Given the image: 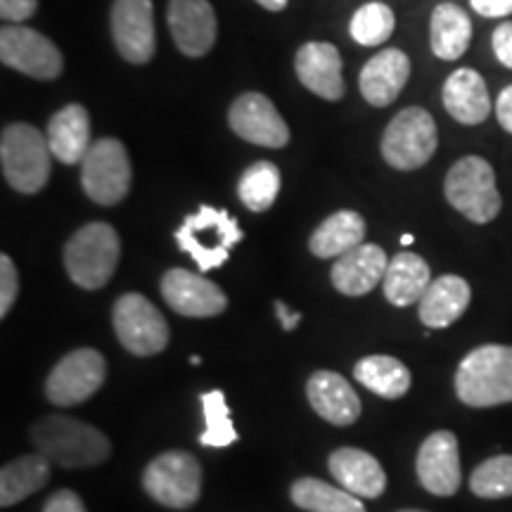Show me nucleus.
I'll return each mask as SVG.
<instances>
[{
	"label": "nucleus",
	"instance_id": "obj_26",
	"mask_svg": "<svg viewBox=\"0 0 512 512\" xmlns=\"http://www.w3.org/2000/svg\"><path fill=\"white\" fill-rule=\"evenodd\" d=\"M432 285V273L427 261L415 252H399L389 261L384 273L382 290L389 304L406 309L411 304H420L427 287Z\"/></svg>",
	"mask_w": 512,
	"mask_h": 512
},
{
	"label": "nucleus",
	"instance_id": "obj_1",
	"mask_svg": "<svg viewBox=\"0 0 512 512\" xmlns=\"http://www.w3.org/2000/svg\"><path fill=\"white\" fill-rule=\"evenodd\" d=\"M36 451L60 467H91L112 456V444L88 422L48 415L31 427Z\"/></svg>",
	"mask_w": 512,
	"mask_h": 512
},
{
	"label": "nucleus",
	"instance_id": "obj_10",
	"mask_svg": "<svg viewBox=\"0 0 512 512\" xmlns=\"http://www.w3.org/2000/svg\"><path fill=\"white\" fill-rule=\"evenodd\" d=\"M117 339L133 356H155L169 347V323L150 299L128 292L112 309Z\"/></svg>",
	"mask_w": 512,
	"mask_h": 512
},
{
	"label": "nucleus",
	"instance_id": "obj_45",
	"mask_svg": "<svg viewBox=\"0 0 512 512\" xmlns=\"http://www.w3.org/2000/svg\"><path fill=\"white\" fill-rule=\"evenodd\" d=\"M190 363H192V366H200L202 358H200V356H192V358H190Z\"/></svg>",
	"mask_w": 512,
	"mask_h": 512
},
{
	"label": "nucleus",
	"instance_id": "obj_4",
	"mask_svg": "<svg viewBox=\"0 0 512 512\" xmlns=\"http://www.w3.org/2000/svg\"><path fill=\"white\" fill-rule=\"evenodd\" d=\"M50 152L48 136L38 131L36 126L10 124L3 128L0 136V166H3V178L12 190L22 195H36L46 188L50 181Z\"/></svg>",
	"mask_w": 512,
	"mask_h": 512
},
{
	"label": "nucleus",
	"instance_id": "obj_14",
	"mask_svg": "<svg viewBox=\"0 0 512 512\" xmlns=\"http://www.w3.org/2000/svg\"><path fill=\"white\" fill-rule=\"evenodd\" d=\"M228 124L235 136L259 147L280 150L290 143V126L264 93H242L228 110Z\"/></svg>",
	"mask_w": 512,
	"mask_h": 512
},
{
	"label": "nucleus",
	"instance_id": "obj_28",
	"mask_svg": "<svg viewBox=\"0 0 512 512\" xmlns=\"http://www.w3.org/2000/svg\"><path fill=\"white\" fill-rule=\"evenodd\" d=\"M472 43V22L456 3H439L432 12L430 46L439 60L453 62L467 53Z\"/></svg>",
	"mask_w": 512,
	"mask_h": 512
},
{
	"label": "nucleus",
	"instance_id": "obj_18",
	"mask_svg": "<svg viewBox=\"0 0 512 512\" xmlns=\"http://www.w3.org/2000/svg\"><path fill=\"white\" fill-rule=\"evenodd\" d=\"M342 55L337 46L328 41H309L294 55V72L302 81L306 91L318 98L339 102L344 98V76H342Z\"/></svg>",
	"mask_w": 512,
	"mask_h": 512
},
{
	"label": "nucleus",
	"instance_id": "obj_29",
	"mask_svg": "<svg viewBox=\"0 0 512 512\" xmlns=\"http://www.w3.org/2000/svg\"><path fill=\"white\" fill-rule=\"evenodd\" d=\"M50 482V460L43 453H29L12 460L0 472V505L10 508V505L22 503L24 498L34 496L43 486Z\"/></svg>",
	"mask_w": 512,
	"mask_h": 512
},
{
	"label": "nucleus",
	"instance_id": "obj_36",
	"mask_svg": "<svg viewBox=\"0 0 512 512\" xmlns=\"http://www.w3.org/2000/svg\"><path fill=\"white\" fill-rule=\"evenodd\" d=\"M19 294V273L15 261L8 254H0V318H8V313L17 302Z\"/></svg>",
	"mask_w": 512,
	"mask_h": 512
},
{
	"label": "nucleus",
	"instance_id": "obj_2",
	"mask_svg": "<svg viewBox=\"0 0 512 512\" xmlns=\"http://www.w3.org/2000/svg\"><path fill=\"white\" fill-rule=\"evenodd\" d=\"M456 394L472 408L512 403V347L484 344L472 349L458 366Z\"/></svg>",
	"mask_w": 512,
	"mask_h": 512
},
{
	"label": "nucleus",
	"instance_id": "obj_20",
	"mask_svg": "<svg viewBox=\"0 0 512 512\" xmlns=\"http://www.w3.org/2000/svg\"><path fill=\"white\" fill-rule=\"evenodd\" d=\"M387 266L389 259L384 249L363 242L332 264L330 280L337 292L347 294V297H363V294L373 292L377 285H382Z\"/></svg>",
	"mask_w": 512,
	"mask_h": 512
},
{
	"label": "nucleus",
	"instance_id": "obj_33",
	"mask_svg": "<svg viewBox=\"0 0 512 512\" xmlns=\"http://www.w3.org/2000/svg\"><path fill=\"white\" fill-rule=\"evenodd\" d=\"M396 27V17L394 10L389 8L387 3H380V0H373V3L361 5L354 12L349 24V34L358 46H382L389 36L394 34Z\"/></svg>",
	"mask_w": 512,
	"mask_h": 512
},
{
	"label": "nucleus",
	"instance_id": "obj_21",
	"mask_svg": "<svg viewBox=\"0 0 512 512\" xmlns=\"http://www.w3.org/2000/svg\"><path fill=\"white\" fill-rule=\"evenodd\" d=\"M306 396L320 418L337 427L354 425L361 418V399L349 380L332 370H318L306 382Z\"/></svg>",
	"mask_w": 512,
	"mask_h": 512
},
{
	"label": "nucleus",
	"instance_id": "obj_22",
	"mask_svg": "<svg viewBox=\"0 0 512 512\" xmlns=\"http://www.w3.org/2000/svg\"><path fill=\"white\" fill-rule=\"evenodd\" d=\"M441 102L446 112L463 126L484 124L491 114V98L484 76L470 67L456 69L448 76L441 91Z\"/></svg>",
	"mask_w": 512,
	"mask_h": 512
},
{
	"label": "nucleus",
	"instance_id": "obj_31",
	"mask_svg": "<svg viewBox=\"0 0 512 512\" xmlns=\"http://www.w3.org/2000/svg\"><path fill=\"white\" fill-rule=\"evenodd\" d=\"M290 496L294 505L306 512H366L361 498L316 477L297 479Z\"/></svg>",
	"mask_w": 512,
	"mask_h": 512
},
{
	"label": "nucleus",
	"instance_id": "obj_23",
	"mask_svg": "<svg viewBox=\"0 0 512 512\" xmlns=\"http://www.w3.org/2000/svg\"><path fill=\"white\" fill-rule=\"evenodd\" d=\"M328 467L339 486L358 498H380L387 489V475L380 460L361 448H337L332 451Z\"/></svg>",
	"mask_w": 512,
	"mask_h": 512
},
{
	"label": "nucleus",
	"instance_id": "obj_19",
	"mask_svg": "<svg viewBox=\"0 0 512 512\" xmlns=\"http://www.w3.org/2000/svg\"><path fill=\"white\" fill-rule=\"evenodd\" d=\"M411 79V57L399 48H387L370 57L358 74L363 100L373 107H389Z\"/></svg>",
	"mask_w": 512,
	"mask_h": 512
},
{
	"label": "nucleus",
	"instance_id": "obj_46",
	"mask_svg": "<svg viewBox=\"0 0 512 512\" xmlns=\"http://www.w3.org/2000/svg\"><path fill=\"white\" fill-rule=\"evenodd\" d=\"M399 512H425V510H399Z\"/></svg>",
	"mask_w": 512,
	"mask_h": 512
},
{
	"label": "nucleus",
	"instance_id": "obj_11",
	"mask_svg": "<svg viewBox=\"0 0 512 512\" xmlns=\"http://www.w3.org/2000/svg\"><path fill=\"white\" fill-rule=\"evenodd\" d=\"M0 60L5 67L38 81H55L64 72L60 48L41 31L8 24L0 31Z\"/></svg>",
	"mask_w": 512,
	"mask_h": 512
},
{
	"label": "nucleus",
	"instance_id": "obj_12",
	"mask_svg": "<svg viewBox=\"0 0 512 512\" xmlns=\"http://www.w3.org/2000/svg\"><path fill=\"white\" fill-rule=\"evenodd\" d=\"M107 363L98 349H74L50 370L46 396L53 406L69 408L88 401L105 384Z\"/></svg>",
	"mask_w": 512,
	"mask_h": 512
},
{
	"label": "nucleus",
	"instance_id": "obj_13",
	"mask_svg": "<svg viewBox=\"0 0 512 512\" xmlns=\"http://www.w3.org/2000/svg\"><path fill=\"white\" fill-rule=\"evenodd\" d=\"M110 29L117 53L131 64H147L157 53L152 0H114Z\"/></svg>",
	"mask_w": 512,
	"mask_h": 512
},
{
	"label": "nucleus",
	"instance_id": "obj_43",
	"mask_svg": "<svg viewBox=\"0 0 512 512\" xmlns=\"http://www.w3.org/2000/svg\"><path fill=\"white\" fill-rule=\"evenodd\" d=\"M256 3L268 12H283L287 8V0H256Z\"/></svg>",
	"mask_w": 512,
	"mask_h": 512
},
{
	"label": "nucleus",
	"instance_id": "obj_35",
	"mask_svg": "<svg viewBox=\"0 0 512 512\" xmlns=\"http://www.w3.org/2000/svg\"><path fill=\"white\" fill-rule=\"evenodd\" d=\"M470 489L479 498L512 496V456L503 453L477 465L470 477Z\"/></svg>",
	"mask_w": 512,
	"mask_h": 512
},
{
	"label": "nucleus",
	"instance_id": "obj_6",
	"mask_svg": "<svg viewBox=\"0 0 512 512\" xmlns=\"http://www.w3.org/2000/svg\"><path fill=\"white\" fill-rule=\"evenodd\" d=\"M444 195L453 209L479 226L494 221L503 207L501 192L496 188L494 166L479 155L460 157L448 169Z\"/></svg>",
	"mask_w": 512,
	"mask_h": 512
},
{
	"label": "nucleus",
	"instance_id": "obj_24",
	"mask_svg": "<svg viewBox=\"0 0 512 512\" xmlns=\"http://www.w3.org/2000/svg\"><path fill=\"white\" fill-rule=\"evenodd\" d=\"M48 145L57 162L81 164L91 150V114L79 102L62 107L48 121Z\"/></svg>",
	"mask_w": 512,
	"mask_h": 512
},
{
	"label": "nucleus",
	"instance_id": "obj_44",
	"mask_svg": "<svg viewBox=\"0 0 512 512\" xmlns=\"http://www.w3.org/2000/svg\"><path fill=\"white\" fill-rule=\"evenodd\" d=\"M413 235H403V238H401V245H413Z\"/></svg>",
	"mask_w": 512,
	"mask_h": 512
},
{
	"label": "nucleus",
	"instance_id": "obj_7",
	"mask_svg": "<svg viewBox=\"0 0 512 512\" xmlns=\"http://www.w3.org/2000/svg\"><path fill=\"white\" fill-rule=\"evenodd\" d=\"M439 147L437 121L425 107H406L389 121L382 136V159L396 171H418Z\"/></svg>",
	"mask_w": 512,
	"mask_h": 512
},
{
	"label": "nucleus",
	"instance_id": "obj_9",
	"mask_svg": "<svg viewBox=\"0 0 512 512\" xmlns=\"http://www.w3.org/2000/svg\"><path fill=\"white\" fill-rule=\"evenodd\" d=\"M131 159L121 140H95L81 162V188L100 207H114L131 190Z\"/></svg>",
	"mask_w": 512,
	"mask_h": 512
},
{
	"label": "nucleus",
	"instance_id": "obj_5",
	"mask_svg": "<svg viewBox=\"0 0 512 512\" xmlns=\"http://www.w3.org/2000/svg\"><path fill=\"white\" fill-rule=\"evenodd\" d=\"M119 259L121 240L110 223H86L64 245V268L81 290H100L110 283Z\"/></svg>",
	"mask_w": 512,
	"mask_h": 512
},
{
	"label": "nucleus",
	"instance_id": "obj_32",
	"mask_svg": "<svg viewBox=\"0 0 512 512\" xmlns=\"http://www.w3.org/2000/svg\"><path fill=\"white\" fill-rule=\"evenodd\" d=\"M280 195V169L273 162H254L238 181V197L249 211H268Z\"/></svg>",
	"mask_w": 512,
	"mask_h": 512
},
{
	"label": "nucleus",
	"instance_id": "obj_40",
	"mask_svg": "<svg viewBox=\"0 0 512 512\" xmlns=\"http://www.w3.org/2000/svg\"><path fill=\"white\" fill-rule=\"evenodd\" d=\"M470 5L477 15L486 19L512 15V0H470Z\"/></svg>",
	"mask_w": 512,
	"mask_h": 512
},
{
	"label": "nucleus",
	"instance_id": "obj_3",
	"mask_svg": "<svg viewBox=\"0 0 512 512\" xmlns=\"http://www.w3.org/2000/svg\"><path fill=\"white\" fill-rule=\"evenodd\" d=\"M242 233L238 219L226 209L202 204L195 214H188L176 228V242L181 252L190 254L200 266V273L221 268L230 259V252L240 245Z\"/></svg>",
	"mask_w": 512,
	"mask_h": 512
},
{
	"label": "nucleus",
	"instance_id": "obj_16",
	"mask_svg": "<svg viewBox=\"0 0 512 512\" xmlns=\"http://www.w3.org/2000/svg\"><path fill=\"white\" fill-rule=\"evenodd\" d=\"M420 484L434 496L458 494L463 472H460V451L456 434L448 430L432 432L422 441L415 460Z\"/></svg>",
	"mask_w": 512,
	"mask_h": 512
},
{
	"label": "nucleus",
	"instance_id": "obj_15",
	"mask_svg": "<svg viewBox=\"0 0 512 512\" xmlns=\"http://www.w3.org/2000/svg\"><path fill=\"white\" fill-rule=\"evenodd\" d=\"M159 290L171 311L185 318H214L228 309L226 292L204 275L192 273L188 268L166 271Z\"/></svg>",
	"mask_w": 512,
	"mask_h": 512
},
{
	"label": "nucleus",
	"instance_id": "obj_39",
	"mask_svg": "<svg viewBox=\"0 0 512 512\" xmlns=\"http://www.w3.org/2000/svg\"><path fill=\"white\" fill-rule=\"evenodd\" d=\"M43 512H86V505H83L79 494L69 489H60L48 498Z\"/></svg>",
	"mask_w": 512,
	"mask_h": 512
},
{
	"label": "nucleus",
	"instance_id": "obj_25",
	"mask_svg": "<svg viewBox=\"0 0 512 512\" xmlns=\"http://www.w3.org/2000/svg\"><path fill=\"white\" fill-rule=\"evenodd\" d=\"M470 299L472 290L465 278H460V275H441V278L432 280L425 297L420 299V320L430 330H444L463 316L467 306H470Z\"/></svg>",
	"mask_w": 512,
	"mask_h": 512
},
{
	"label": "nucleus",
	"instance_id": "obj_38",
	"mask_svg": "<svg viewBox=\"0 0 512 512\" xmlns=\"http://www.w3.org/2000/svg\"><path fill=\"white\" fill-rule=\"evenodd\" d=\"M491 48H494L496 60L503 67L512 69V22L498 24L494 29V36H491Z\"/></svg>",
	"mask_w": 512,
	"mask_h": 512
},
{
	"label": "nucleus",
	"instance_id": "obj_34",
	"mask_svg": "<svg viewBox=\"0 0 512 512\" xmlns=\"http://www.w3.org/2000/svg\"><path fill=\"white\" fill-rule=\"evenodd\" d=\"M202 399V413H204V432L200 434V444L204 448H226L238 441V432H235L233 420H230V408L226 401V394L221 389L207 392L200 396Z\"/></svg>",
	"mask_w": 512,
	"mask_h": 512
},
{
	"label": "nucleus",
	"instance_id": "obj_41",
	"mask_svg": "<svg viewBox=\"0 0 512 512\" xmlns=\"http://www.w3.org/2000/svg\"><path fill=\"white\" fill-rule=\"evenodd\" d=\"M496 119L505 131L512 133V86H505L496 100Z\"/></svg>",
	"mask_w": 512,
	"mask_h": 512
},
{
	"label": "nucleus",
	"instance_id": "obj_42",
	"mask_svg": "<svg viewBox=\"0 0 512 512\" xmlns=\"http://www.w3.org/2000/svg\"><path fill=\"white\" fill-rule=\"evenodd\" d=\"M275 316H278V320H280V325H283V330H294L299 325V320H302V313H297V311H290L287 309V304L285 302H275Z\"/></svg>",
	"mask_w": 512,
	"mask_h": 512
},
{
	"label": "nucleus",
	"instance_id": "obj_8",
	"mask_svg": "<svg viewBox=\"0 0 512 512\" xmlns=\"http://www.w3.org/2000/svg\"><path fill=\"white\" fill-rule=\"evenodd\" d=\"M143 489L152 501L171 510H188L200 501L202 467L188 451L159 453L143 472Z\"/></svg>",
	"mask_w": 512,
	"mask_h": 512
},
{
	"label": "nucleus",
	"instance_id": "obj_27",
	"mask_svg": "<svg viewBox=\"0 0 512 512\" xmlns=\"http://www.w3.org/2000/svg\"><path fill=\"white\" fill-rule=\"evenodd\" d=\"M363 240H366V219L354 209H342L313 230L309 249L318 259H339L342 254L363 245Z\"/></svg>",
	"mask_w": 512,
	"mask_h": 512
},
{
	"label": "nucleus",
	"instance_id": "obj_30",
	"mask_svg": "<svg viewBox=\"0 0 512 512\" xmlns=\"http://www.w3.org/2000/svg\"><path fill=\"white\" fill-rule=\"evenodd\" d=\"M354 377L382 399H401L411 389V370L394 356H366L354 366Z\"/></svg>",
	"mask_w": 512,
	"mask_h": 512
},
{
	"label": "nucleus",
	"instance_id": "obj_17",
	"mask_svg": "<svg viewBox=\"0 0 512 512\" xmlns=\"http://www.w3.org/2000/svg\"><path fill=\"white\" fill-rule=\"evenodd\" d=\"M166 22L183 55L204 57L214 48L219 22L209 0H169Z\"/></svg>",
	"mask_w": 512,
	"mask_h": 512
},
{
	"label": "nucleus",
	"instance_id": "obj_37",
	"mask_svg": "<svg viewBox=\"0 0 512 512\" xmlns=\"http://www.w3.org/2000/svg\"><path fill=\"white\" fill-rule=\"evenodd\" d=\"M38 0H0V17L10 24H22L34 17Z\"/></svg>",
	"mask_w": 512,
	"mask_h": 512
}]
</instances>
